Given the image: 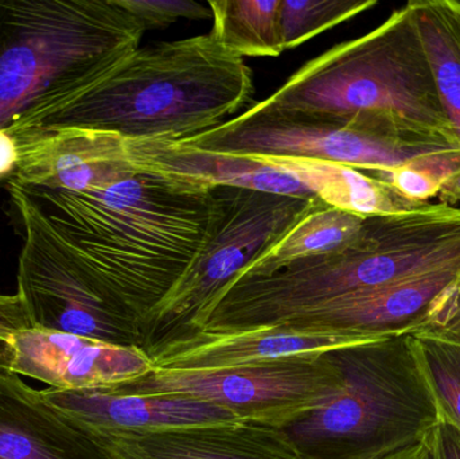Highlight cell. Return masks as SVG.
Segmentation results:
<instances>
[{"label":"cell","mask_w":460,"mask_h":459,"mask_svg":"<svg viewBox=\"0 0 460 459\" xmlns=\"http://www.w3.org/2000/svg\"><path fill=\"white\" fill-rule=\"evenodd\" d=\"M281 0H212L210 34L224 49L241 57H279L283 53L279 8Z\"/></svg>","instance_id":"44dd1931"},{"label":"cell","mask_w":460,"mask_h":459,"mask_svg":"<svg viewBox=\"0 0 460 459\" xmlns=\"http://www.w3.org/2000/svg\"><path fill=\"white\" fill-rule=\"evenodd\" d=\"M13 374L57 391H112L155 369L137 347H120L58 331L30 328L13 336Z\"/></svg>","instance_id":"8fae6325"},{"label":"cell","mask_w":460,"mask_h":459,"mask_svg":"<svg viewBox=\"0 0 460 459\" xmlns=\"http://www.w3.org/2000/svg\"><path fill=\"white\" fill-rule=\"evenodd\" d=\"M249 112L318 119L460 151L410 5L303 65Z\"/></svg>","instance_id":"3957f363"},{"label":"cell","mask_w":460,"mask_h":459,"mask_svg":"<svg viewBox=\"0 0 460 459\" xmlns=\"http://www.w3.org/2000/svg\"><path fill=\"white\" fill-rule=\"evenodd\" d=\"M377 5L376 0H281L279 27L284 49H294Z\"/></svg>","instance_id":"7402d4cb"},{"label":"cell","mask_w":460,"mask_h":459,"mask_svg":"<svg viewBox=\"0 0 460 459\" xmlns=\"http://www.w3.org/2000/svg\"><path fill=\"white\" fill-rule=\"evenodd\" d=\"M340 379L327 352L217 371L154 369L108 393L197 399L224 407L243 422L283 428L318 406Z\"/></svg>","instance_id":"52a82bcc"},{"label":"cell","mask_w":460,"mask_h":459,"mask_svg":"<svg viewBox=\"0 0 460 459\" xmlns=\"http://www.w3.org/2000/svg\"><path fill=\"white\" fill-rule=\"evenodd\" d=\"M217 215L204 247L143 326L146 353L188 333L197 315L264 255L308 213L324 205L318 197L279 196L248 189H215Z\"/></svg>","instance_id":"8992f818"},{"label":"cell","mask_w":460,"mask_h":459,"mask_svg":"<svg viewBox=\"0 0 460 459\" xmlns=\"http://www.w3.org/2000/svg\"><path fill=\"white\" fill-rule=\"evenodd\" d=\"M259 158L279 169L286 170L297 181L307 186L314 196L327 207L361 217L402 215L421 209L429 202H418L402 196L388 183L372 177L367 172L332 162L313 159L272 158V156H248Z\"/></svg>","instance_id":"ac0fdd59"},{"label":"cell","mask_w":460,"mask_h":459,"mask_svg":"<svg viewBox=\"0 0 460 459\" xmlns=\"http://www.w3.org/2000/svg\"><path fill=\"white\" fill-rule=\"evenodd\" d=\"M31 328L26 307L18 293L13 296L0 294V372L13 374L15 363L13 336Z\"/></svg>","instance_id":"d4e9b609"},{"label":"cell","mask_w":460,"mask_h":459,"mask_svg":"<svg viewBox=\"0 0 460 459\" xmlns=\"http://www.w3.org/2000/svg\"><path fill=\"white\" fill-rule=\"evenodd\" d=\"M440 418L460 431V345L426 333H411Z\"/></svg>","instance_id":"603a6c76"},{"label":"cell","mask_w":460,"mask_h":459,"mask_svg":"<svg viewBox=\"0 0 460 459\" xmlns=\"http://www.w3.org/2000/svg\"><path fill=\"white\" fill-rule=\"evenodd\" d=\"M11 201L23 228L18 296L31 328L143 349L142 329L94 293L66 245L29 205Z\"/></svg>","instance_id":"9c48e42d"},{"label":"cell","mask_w":460,"mask_h":459,"mask_svg":"<svg viewBox=\"0 0 460 459\" xmlns=\"http://www.w3.org/2000/svg\"><path fill=\"white\" fill-rule=\"evenodd\" d=\"M7 183L10 197L66 245L94 293L140 329L193 263L217 215L215 189L147 170L81 193Z\"/></svg>","instance_id":"6da1fadb"},{"label":"cell","mask_w":460,"mask_h":459,"mask_svg":"<svg viewBox=\"0 0 460 459\" xmlns=\"http://www.w3.org/2000/svg\"><path fill=\"white\" fill-rule=\"evenodd\" d=\"M127 140L137 170L158 172L207 189L226 186L279 196L316 197L294 175L262 159L210 153L166 137Z\"/></svg>","instance_id":"2e32d148"},{"label":"cell","mask_w":460,"mask_h":459,"mask_svg":"<svg viewBox=\"0 0 460 459\" xmlns=\"http://www.w3.org/2000/svg\"><path fill=\"white\" fill-rule=\"evenodd\" d=\"M0 459H108L15 374L0 372Z\"/></svg>","instance_id":"e0dca14e"},{"label":"cell","mask_w":460,"mask_h":459,"mask_svg":"<svg viewBox=\"0 0 460 459\" xmlns=\"http://www.w3.org/2000/svg\"><path fill=\"white\" fill-rule=\"evenodd\" d=\"M145 32L118 0H0V129L104 77Z\"/></svg>","instance_id":"277c9868"},{"label":"cell","mask_w":460,"mask_h":459,"mask_svg":"<svg viewBox=\"0 0 460 459\" xmlns=\"http://www.w3.org/2000/svg\"><path fill=\"white\" fill-rule=\"evenodd\" d=\"M253 77L212 34L139 48L88 88L22 116L13 140L64 128L183 140L251 108Z\"/></svg>","instance_id":"7a4b0ae2"},{"label":"cell","mask_w":460,"mask_h":459,"mask_svg":"<svg viewBox=\"0 0 460 459\" xmlns=\"http://www.w3.org/2000/svg\"><path fill=\"white\" fill-rule=\"evenodd\" d=\"M416 333L431 334L460 345V277L435 305Z\"/></svg>","instance_id":"484cf974"},{"label":"cell","mask_w":460,"mask_h":459,"mask_svg":"<svg viewBox=\"0 0 460 459\" xmlns=\"http://www.w3.org/2000/svg\"><path fill=\"white\" fill-rule=\"evenodd\" d=\"M427 445L429 459H460V431L443 418L427 437Z\"/></svg>","instance_id":"4316f807"},{"label":"cell","mask_w":460,"mask_h":459,"mask_svg":"<svg viewBox=\"0 0 460 459\" xmlns=\"http://www.w3.org/2000/svg\"><path fill=\"white\" fill-rule=\"evenodd\" d=\"M380 459H429V445H427V438L420 444L413 445V446L405 447V449L399 450L394 455H386V457Z\"/></svg>","instance_id":"f1b7e54d"},{"label":"cell","mask_w":460,"mask_h":459,"mask_svg":"<svg viewBox=\"0 0 460 459\" xmlns=\"http://www.w3.org/2000/svg\"><path fill=\"white\" fill-rule=\"evenodd\" d=\"M137 19L143 29H164L180 19H207L212 15L209 8L193 0H118Z\"/></svg>","instance_id":"cb8c5ba5"},{"label":"cell","mask_w":460,"mask_h":459,"mask_svg":"<svg viewBox=\"0 0 460 459\" xmlns=\"http://www.w3.org/2000/svg\"><path fill=\"white\" fill-rule=\"evenodd\" d=\"M340 384L281 428L308 459H380L420 444L440 414L411 333L330 350Z\"/></svg>","instance_id":"5b68a950"},{"label":"cell","mask_w":460,"mask_h":459,"mask_svg":"<svg viewBox=\"0 0 460 459\" xmlns=\"http://www.w3.org/2000/svg\"><path fill=\"white\" fill-rule=\"evenodd\" d=\"M19 151L7 129H0V180L10 178L18 164Z\"/></svg>","instance_id":"83f0119b"},{"label":"cell","mask_w":460,"mask_h":459,"mask_svg":"<svg viewBox=\"0 0 460 459\" xmlns=\"http://www.w3.org/2000/svg\"><path fill=\"white\" fill-rule=\"evenodd\" d=\"M19 159L7 181L57 190L107 188L139 172L128 140L115 132L64 128L15 140Z\"/></svg>","instance_id":"7c38bea8"},{"label":"cell","mask_w":460,"mask_h":459,"mask_svg":"<svg viewBox=\"0 0 460 459\" xmlns=\"http://www.w3.org/2000/svg\"><path fill=\"white\" fill-rule=\"evenodd\" d=\"M365 217L322 205L300 220L281 242L235 275L265 277L297 259L324 255L345 247L364 226Z\"/></svg>","instance_id":"ffe728a7"},{"label":"cell","mask_w":460,"mask_h":459,"mask_svg":"<svg viewBox=\"0 0 460 459\" xmlns=\"http://www.w3.org/2000/svg\"><path fill=\"white\" fill-rule=\"evenodd\" d=\"M459 277L460 264L445 267L394 285L342 296L276 326L367 337L416 333L440 296Z\"/></svg>","instance_id":"5bb4252c"},{"label":"cell","mask_w":460,"mask_h":459,"mask_svg":"<svg viewBox=\"0 0 460 459\" xmlns=\"http://www.w3.org/2000/svg\"><path fill=\"white\" fill-rule=\"evenodd\" d=\"M423 40L440 102L460 143V2L408 3Z\"/></svg>","instance_id":"d6986e66"},{"label":"cell","mask_w":460,"mask_h":459,"mask_svg":"<svg viewBox=\"0 0 460 459\" xmlns=\"http://www.w3.org/2000/svg\"><path fill=\"white\" fill-rule=\"evenodd\" d=\"M85 436L108 459H308L281 428L243 420Z\"/></svg>","instance_id":"4fadbf2b"},{"label":"cell","mask_w":460,"mask_h":459,"mask_svg":"<svg viewBox=\"0 0 460 459\" xmlns=\"http://www.w3.org/2000/svg\"><path fill=\"white\" fill-rule=\"evenodd\" d=\"M388 337V336H386ZM383 337L288 326L237 331H191L148 350L159 371H217L322 355Z\"/></svg>","instance_id":"30bf717a"},{"label":"cell","mask_w":460,"mask_h":459,"mask_svg":"<svg viewBox=\"0 0 460 459\" xmlns=\"http://www.w3.org/2000/svg\"><path fill=\"white\" fill-rule=\"evenodd\" d=\"M42 395L84 434L170 430L240 420L224 407L182 396L57 391L51 388L43 390Z\"/></svg>","instance_id":"9a60e30c"},{"label":"cell","mask_w":460,"mask_h":459,"mask_svg":"<svg viewBox=\"0 0 460 459\" xmlns=\"http://www.w3.org/2000/svg\"><path fill=\"white\" fill-rule=\"evenodd\" d=\"M178 142L224 155L332 162L367 174L460 153L445 146L411 145L334 121L259 115L248 110L215 128Z\"/></svg>","instance_id":"ba28073f"}]
</instances>
